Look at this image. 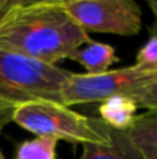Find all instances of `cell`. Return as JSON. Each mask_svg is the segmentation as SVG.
I'll return each instance as SVG.
<instances>
[{
  "label": "cell",
  "mask_w": 157,
  "mask_h": 159,
  "mask_svg": "<svg viewBox=\"0 0 157 159\" xmlns=\"http://www.w3.org/2000/svg\"><path fill=\"white\" fill-rule=\"evenodd\" d=\"M91 36L70 17L63 0H19L0 20V49L56 64Z\"/></svg>",
  "instance_id": "cell-1"
},
{
  "label": "cell",
  "mask_w": 157,
  "mask_h": 159,
  "mask_svg": "<svg viewBox=\"0 0 157 159\" xmlns=\"http://www.w3.org/2000/svg\"><path fill=\"white\" fill-rule=\"evenodd\" d=\"M71 74L57 64L0 49V101L15 106L40 101L63 105L61 89Z\"/></svg>",
  "instance_id": "cell-2"
},
{
  "label": "cell",
  "mask_w": 157,
  "mask_h": 159,
  "mask_svg": "<svg viewBox=\"0 0 157 159\" xmlns=\"http://www.w3.org/2000/svg\"><path fill=\"white\" fill-rule=\"evenodd\" d=\"M15 124L38 137H52L81 144H107V124L100 119L85 117L54 102H29L18 105L13 113Z\"/></svg>",
  "instance_id": "cell-3"
},
{
  "label": "cell",
  "mask_w": 157,
  "mask_h": 159,
  "mask_svg": "<svg viewBox=\"0 0 157 159\" xmlns=\"http://www.w3.org/2000/svg\"><path fill=\"white\" fill-rule=\"evenodd\" d=\"M157 77V70L129 66L108 70L99 75L74 74L66 80L61 89L63 105L67 107L79 103L103 102L114 95H131Z\"/></svg>",
  "instance_id": "cell-4"
},
{
  "label": "cell",
  "mask_w": 157,
  "mask_h": 159,
  "mask_svg": "<svg viewBox=\"0 0 157 159\" xmlns=\"http://www.w3.org/2000/svg\"><path fill=\"white\" fill-rule=\"evenodd\" d=\"M63 6L86 34L134 36L142 28V11L134 0H63Z\"/></svg>",
  "instance_id": "cell-5"
},
{
  "label": "cell",
  "mask_w": 157,
  "mask_h": 159,
  "mask_svg": "<svg viewBox=\"0 0 157 159\" xmlns=\"http://www.w3.org/2000/svg\"><path fill=\"white\" fill-rule=\"evenodd\" d=\"M110 141L107 144H82L79 159H143L134 145L127 131L114 130L107 126Z\"/></svg>",
  "instance_id": "cell-6"
},
{
  "label": "cell",
  "mask_w": 157,
  "mask_h": 159,
  "mask_svg": "<svg viewBox=\"0 0 157 159\" xmlns=\"http://www.w3.org/2000/svg\"><path fill=\"white\" fill-rule=\"evenodd\" d=\"M138 106L127 95H114L106 99L99 106L100 120L108 127L127 131L136 117Z\"/></svg>",
  "instance_id": "cell-7"
},
{
  "label": "cell",
  "mask_w": 157,
  "mask_h": 159,
  "mask_svg": "<svg viewBox=\"0 0 157 159\" xmlns=\"http://www.w3.org/2000/svg\"><path fill=\"white\" fill-rule=\"evenodd\" d=\"M128 134L142 158L157 159V112L136 116Z\"/></svg>",
  "instance_id": "cell-8"
},
{
  "label": "cell",
  "mask_w": 157,
  "mask_h": 159,
  "mask_svg": "<svg viewBox=\"0 0 157 159\" xmlns=\"http://www.w3.org/2000/svg\"><path fill=\"white\" fill-rule=\"evenodd\" d=\"M71 59L82 64L88 71L86 74L91 75L107 73L110 66H113L120 60L113 46L96 41L89 42L83 49H78Z\"/></svg>",
  "instance_id": "cell-9"
},
{
  "label": "cell",
  "mask_w": 157,
  "mask_h": 159,
  "mask_svg": "<svg viewBox=\"0 0 157 159\" xmlns=\"http://www.w3.org/2000/svg\"><path fill=\"white\" fill-rule=\"evenodd\" d=\"M56 138L36 137L19 144L14 159H56Z\"/></svg>",
  "instance_id": "cell-10"
},
{
  "label": "cell",
  "mask_w": 157,
  "mask_h": 159,
  "mask_svg": "<svg viewBox=\"0 0 157 159\" xmlns=\"http://www.w3.org/2000/svg\"><path fill=\"white\" fill-rule=\"evenodd\" d=\"M128 96L138 107H145L147 112H157V77Z\"/></svg>",
  "instance_id": "cell-11"
},
{
  "label": "cell",
  "mask_w": 157,
  "mask_h": 159,
  "mask_svg": "<svg viewBox=\"0 0 157 159\" xmlns=\"http://www.w3.org/2000/svg\"><path fill=\"white\" fill-rule=\"evenodd\" d=\"M135 66L147 70H157V35H152L136 55Z\"/></svg>",
  "instance_id": "cell-12"
},
{
  "label": "cell",
  "mask_w": 157,
  "mask_h": 159,
  "mask_svg": "<svg viewBox=\"0 0 157 159\" xmlns=\"http://www.w3.org/2000/svg\"><path fill=\"white\" fill-rule=\"evenodd\" d=\"M15 107L17 106L13 103L0 101V133L13 120V113H14V110H15Z\"/></svg>",
  "instance_id": "cell-13"
},
{
  "label": "cell",
  "mask_w": 157,
  "mask_h": 159,
  "mask_svg": "<svg viewBox=\"0 0 157 159\" xmlns=\"http://www.w3.org/2000/svg\"><path fill=\"white\" fill-rule=\"evenodd\" d=\"M19 0H0V20L11 10L17 6Z\"/></svg>",
  "instance_id": "cell-14"
},
{
  "label": "cell",
  "mask_w": 157,
  "mask_h": 159,
  "mask_svg": "<svg viewBox=\"0 0 157 159\" xmlns=\"http://www.w3.org/2000/svg\"><path fill=\"white\" fill-rule=\"evenodd\" d=\"M147 4L152 8L153 16H155V18H153V25H152V35H157V0H149Z\"/></svg>",
  "instance_id": "cell-15"
},
{
  "label": "cell",
  "mask_w": 157,
  "mask_h": 159,
  "mask_svg": "<svg viewBox=\"0 0 157 159\" xmlns=\"http://www.w3.org/2000/svg\"><path fill=\"white\" fill-rule=\"evenodd\" d=\"M0 159H6V158H4V155L2 154V151H0Z\"/></svg>",
  "instance_id": "cell-16"
}]
</instances>
